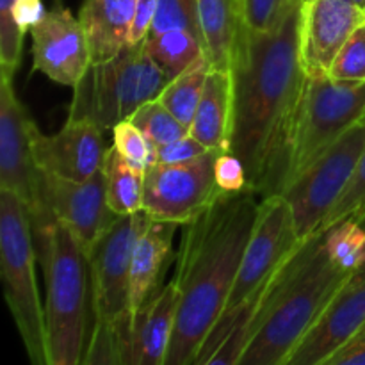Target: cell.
I'll return each mask as SVG.
<instances>
[{
	"mask_svg": "<svg viewBox=\"0 0 365 365\" xmlns=\"http://www.w3.org/2000/svg\"><path fill=\"white\" fill-rule=\"evenodd\" d=\"M365 324V273H356L328 303L282 365H321Z\"/></svg>",
	"mask_w": 365,
	"mask_h": 365,
	"instance_id": "2e32d148",
	"label": "cell"
},
{
	"mask_svg": "<svg viewBox=\"0 0 365 365\" xmlns=\"http://www.w3.org/2000/svg\"><path fill=\"white\" fill-rule=\"evenodd\" d=\"M177 305L178 287L171 280L141 309L114 324L123 365H164Z\"/></svg>",
	"mask_w": 365,
	"mask_h": 365,
	"instance_id": "ac0fdd59",
	"label": "cell"
},
{
	"mask_svg": "<svg viewBox=\"0 0 365 365\" xmlns=\"http://www.w3.org/2000/svg\"><path fill=\"white\" fill-rule=\"evenodd\" d=\"M13 11L18 25H20V29L25 34L31 32V29L34 27L36 24H39L46 14L45 6H43L41 0H16Z\"/></svg>",
	"mask_w": 365,
	"mask_h": 365,
	"instance_id": "ab89813d",
	"label": "cell"
},
{
	"mask_svg": "<svg viewBox=\"0 0 365 365\" xmlns=\"http://www.w3.org/2000/svg\"><path fill=\"white\" fill-rule=\"evenodd\" d=\"M45 269V327L50 365H82L93 327L91 267L81 242L61 221L34 239Z\"/></svg>",
	"mask_w": 365,
	"mask_h": 365,
	"instance_id": "277c9868",
	"label": "cell"
},
{
	"mask_svg": "<svg viewBox=\"0 0 365 365\" xmlns=\"http://www.w3.org/2000/svg\"><path fill=\"white\" fill-rule=\"evenodd\" d=\"M364 118L365 82L307 75L292 121L285 187Z\"/></svg>",
	"mask_w": 365,
	"mask_h": 365,
	"instance_id": "52a82bcc",
	"label": "cell"
},
{
	"mask_svg": "<svg viewBox=\"0 0 365 365\" xmlns=\"http://www.w3.org/2000/svg\"><path fill=\"white\" fill-rule=\"evenodd\" d=\"M185 29L200 38L196 0H157V13L150 32Z\"/></svg>",
	"mask_w": 365,
	"mask_h": 365,
	"instance_id": "836d02e7",
	"label": "cell"
},
{
	"mask_svg": "<svg viewBox=\"0 0 365 365\" xmlns=\"http://www.w3.org/2000/svg\"><path fill=\"white\" fill-rule=\"evenodd\" d=\"M207 152H210V150H207L205 146L200 145L195 138L187 134L184 138L166 143V145L153 146V155H155L153 164L187 163V160L196 159V157L203 155Z\"/></svg>",
	"mask_w": 365,
	"mask_h": 365,
	"instance_id": "8d00e7d4",
	"label": "cell"
},
{
	"mask_svg": "<svg viewBox=\"0 0 365 365\" xmlns=\"http://www.w3.org/2000/svg\"><path fill=\"white\" fill-rule=\"evenodd\" d=\"M138 0H84L78 13L88 36L93 63L116 57L130 46V29Z\"/></svg>",
	"mask_w": 365,
	"mask_h": 365,
	"instance_id": "d6986e66",
	"label": "cell"
},
{
	"mask_svg": "<svg viewBox=\"0 0 365 365\" xmlns=\"http://www.w3.org/2000/svg\"><path fill=\"white\" fill-rule=\"evenodd\" d=\"M252 191L220 195L191 223L178 248V305L164 365H196L227 310L232 287L259 212Z\"/></svg>",
	"mask_w": 365,
	"mask_h": 365,
	"instance_id": "7a4b0ae2",
	"label": "cell"
},
{
	"mask_svg": "<svg viewBox=\"0 0 365 365\" xmlns=\"http://www.w3.org/2000/svg\"><path fill=\"white\" fill-rule=\"evenodd\" d=\"M362 121H365V118H364V120H362Z\"/></svg>",
	"mask_w": 365,
	"mask_h": 365,
	"instance_id": "ee69618b",
	"label": "cell"
},
{
	"mask_svg": "<svg viewBox=\"0 0 365 365\" xmlns=\"http://www.w3.org/2000/svg\"><path fill=\"white\" fill-rule=\"evenodd\" d=\"M234 81L228 70H210L189 135L212 152L230 150Z\"/></svg>",
	"mask_w": 365,
	"mask_h": 365,
	"instance_id": "ffe728a7",
	"label": "cell"
},
{
	"mask_svg": "<svg viewBox=\"0 0 365 365\" xmlns=\"http://www.w3.org/2000/svg\"><path fill=\"white\" fill-rule=\"evenodd\" d=\"M31 38L34 70L57 84L75 88L93 63L81 20L61 2L31 29Z\"/></svg>",
	"mask_w": 365,
	"mask_h": 365,
	"instance_id": "5bb4252c",
	"label": "cell"
},
{
	"mask_svg": "<svg viewBox=\"0 0 365 365\" xmlns=\"http://www.w3.org/2000/svg\"><path fill=\"white\" fill-rule=\"evenodd\" d=\"M157 13V0H138L135 2L134 21L130 29V46L141 45L148 38L150 31L153 27Z\"/></svg>",
	"mask_w": 365,
	"mask_h": 365,
	"instance_id": "f35d334b",
	"label": "cell"
},
{
	"mask_svg": "<svg viewBox=\"0 0 365 365\" xmlns=\"http://www.w3.org/2000/svg\"><path fill=\"white\" fill-rule=\"evenodd\" d=\"M145 50L170 77L177 78L185 70L205 57L202 41L185 29H171L164 32H150L145 39Z\"/></svg>",
	"mask_w": 365,
	"mask_h": 365,
	"instance_id": "cb8c5ba5",
	"label": "cell"
},
{
	"mask_svg": "<svg viewBox=\"0 0 365 365\" xmlns=\"http://www.w3.org/2000/svg\"><path fill=\"white\" fill-rule=\"evenodd\" d=\"M299 245L302 241L296 235L292 210L287 200L282 195L260 200L255 225L246 245L237 278L228 298L227 310L203 348L198 364L203 362L227 337L241 307L255 296V292L266 284L267 278L298 250Z\"/></svg>",
	"mask_w": 365,
	"mask_h": 365,
	"instance_id": "ba28073f",
	"label": "cell"
},
{
	"mask_svg": "<svg viewBox=\"0 0 365 365\" xmlns=\"http://www.w3.org/2000/svg\"><path fill=\"white\" fill-rule=\"evenodd\" d=\"M321 365H365V324Z\"/></svg>",
	"mask_w": 365,
	"mask_h": 365,
	"instance_id": "74e56055",
	"label": "cell"
},
{
	"mask_svg": "<svg viewBox=\"0 0 365 365\" xmlns=\"http://www.w3.org/2000/svg\"><path fill=\"white\" fill-rule=\"evenodd\" d=\"M364 148L365 121H360L280 192L292 210L299 241H307L321 230L351 182Z\"/></svg>",
	"mask_w": 365,
	"mask_h": 365,
	"instance_id": "30bf717a",
	"label": "cell"
},
{
	"mask_svg": "<svg viewBox=\"0 0 365 365\" xmlns=\"http://www.w3.org/2000/svg\"><path fill=\"white\" fill-rule=\"evenodd\" d=\"M82 365H123L120 335L113 323L93 317V330Z\"/></svg>",
	"mask_w": 365,
	"mask_h": 365,
	"instance_id": "4dcf8cb0",
	"label": "cell"
},
{
	"mask_svg": "<svg viewBox=\"0 0 365 365\" xmlns=\"http://www.w3.org/2000/svg\"><path fill=\"white\" fill-rule=\"evenodd\" d=\"M209 71L210 66L203 57L198 63L192 64L189 70H185L184 73L168 82L166 88L157 98L180 123H184L189 128H191L196 109H198L200 100H202Z\"/></svg>",
	"mask_w": 365,
	"mask_h": 365,
	"instance_id": "d4e9b609",
	"label": "cell"
},
{
	"mask_svg": "<svg viewBox=\"0 0 365 365\" xmlns=\"http://www.w3.org/2000/svg\"><path fill=\"white\" fill-rule=\"evenodd\" d=\"M298 0H241L242 25L253 32H271Z\"/></svg>",
	"mask_w": 365,
	"mask_h": 365,
	"instance_id": "d6a6232c",
	"label": "cell"
},
{
	"mask_svg": "<svg viewBox=\"0 0 365 365\" xmlns=\"http://www.w3.org/2000/svg\"><path fill=\"white\" fill-rule=\"evenodd\" d=\"M353 274L330 260L323 232L278 267L237 365H282Z\"/></svg>",
	"mask_w": 365,
	"mask_h": 365,
	"instance_id": "3957f363",
	"label": "cell"
},
{
	"mask_svg": "<svg viewBox=\"0 0 365 365\" xmlns=\"http://www.w3.org/2000/svg\"><path fill=\"white\" fill-rule=\"evenodd\" d=\"M356 273H365V262H364V266H362V267H360V269H359V271H356ZM356 273H355V274H356Z\"/></svg>",
	"mask_w": 365,
	"mask_h": 365,
	"instance_id": "b9f144b4",
	"label": "cell"
},
{
	"mask_svg": "<svg viewBox=\"0 0 365 365\" xmlns=\"http://www.w3.org/2000/svg\"><path fill=\"white\" fill-rule=\"evenodd\" d=\"M36 130L38 127L18 100L13 77L0 73V189L13 192L25 203L34 239L56 221L32 150Z\"/></svg>",
	"mask_w": 365,
	"mask_h": 365,
	"instance_id": "9c48e42d",
	"label": "cell"
},
{
	"mask_svg": "<svg viewBox=\"0 0 365 365\" xmlns=\"http://www.w3.org/2000/svg\"><path fill=\"white\" fill-rule=\"evenodd\" d=\"M152 217L143 212L118 216L89 253L93 316L116 324L130 314L128 284L134 248Z\"/></svg>",
	"mask_w": 365,
	"mask_h": 365,
	"instance_id": "7c38bea8",
	"label": "cell"
},
{
	"mask_svg": "<svg viewBox=\"0 0 365 365\" xmlns=\"http://www.w3.org/2000/svg\"><path fill=\"white\" fill-rule=\"evenodd\" d=\"M353 2H355V4H359V6L362 7V9H365V0H353Z\"/></svg>",
	"mask_w": 365,
	"mask_h": 365,
	"instance_id": "60d3db41",
	"label": "cell"
},
{
	"mask_svg": "<svg viewBox=\"0 0 365 365\" xmlns=\"http://www.w3.org/2000/svg\"><path fill=\"white\" fill-rule=\"evenodd\" d=\"M32 150L39 170L73 182H86L100 173L107 153L102 128L77 120H66L53 135L36 130Z\"/></svg>",
	"mask_w": 365,
	"mask_h": 365,
	"instance_id": "e0dca14e",
	"label": "cell"
},
{
	"mask_svg": "<svg viewBox=\"0 0 365 365\" xmlns=\"http://www.w3.org/2000/svg\"><path fill=\"white\" fill-rule=\"evenodd\" d=\"M130 121L148 138L153 146L166 145L189 134V127L180 123L157 98L139 107L132 114Z\"/></svg>",
	"mask_w": 365,
	"mask_h": 365,
	"instance_id": "83f0119b",
	"label": "cell"
},
{
	"mask_svg": "<svg viewBox=\"0 0 365 365\" xmlns=\"http://www.w3.org/2000/svg\"><path fill=\"white\" fill-rule=\"evenodd\" d=\"M178 225L153 221L139 237L134 248L130 266V284H128V307L130 314L141 309L159 289L160 274L171 255L173 232Z\"/></svg>",
	"mask_w": 365,
	"mask_h": 365,
	"instance_id": "44dd1931",
	"label": "cell"
},
{
	"mask_svg": "<svg viewBox=\"0 0 365 365\" xmlns=\"http://www.w3.org/2000/svg\"><path fill=\"white\" fill-rule=\"evenodd\" d=\"M217 152L178 164H152L145 171L143 210L153 221L187 225L205 212L220 195L214 175Z\"/></svg>",
	"mask_w": 365,
	"mask_h": 365,
	"instance_id": "8fae6325",
	"label": "cell"
},
{
	"mask_svg": "<svg viewBox=\"0 0 365 365\" xmlns=\"http://www.w3.org/2000/svg\"><path fill=\"white\" fill-rule=\"evenodd\" d=\"M113 146L135 170L145 173L155 160L153 145L130 120L121 121L113 128Z\"/></svg>",
	"mask_w": 365,
	"mask_h": 365,
	"instance_id": "f546056e",
	"label": "cell"
},
{
	"mask_svg": "<svg viewBox=\"0 0 365 365\" xmlns=\"http://www.w3.org/2000/svg\"><path fill=\"white\" fill-rule=\"evenodd\" d=\"M200 41L210 70L230 71L242 27L241 0H196Z\"/></svg>",
	"mask_w": 365,
	"mask_h": 365,
	"instance_id": "7402d4cb",
	"label": "cell"
},
{
	"mask_svg": "<svg viewBox=\"0 0 365 365\" xmlns=\"http://www.w3.org/2000/svg\"><path fill=\"white\" fill-rule=\"evenodd\" d=\"M299 4L271 32L242 25L234 50V121L230 150L242 160L248 189L260 200L287 180L289 141L305 70L299 59Z\"/></svg>",
	"mask_w": 365,
	"mask_h": 365,
	"instance_id": "6da1fadb",
	"label": "cell"
},
{
	"mask_svg": "<svg viewBox=\"0 0 365 365\" xmlns=\"http://www.w3.org/2000/svg\"><path fill=\"white\" fill-rule=\"evenodd\" d=\"M362 212H365V148L362 155H360L359 164H356V170L355 173H353L351 182H349V185L346 187V191L342 192L339 202L335 203L331 212L328 214L327 221H324V225L321 227L319 232L334 227V225L346 220V217L356 216V214Z\"/></svg>",
	"mask_w": 365,
	"mask_h": 365,
	"instance_id": "e575fe53",
	"label": "cell"
},
{
	"mask_svg": "<svg viewBox=\"0 0 365 365\" xmlns=\"http://www.w3.org/2000/svg\"><path fill=\"white\" fill-rule=\"evenodd\" d=\"M214 175H216L217 187L225 195L250 191L245 164L232 150L217 152L216 164H214Z\"/></svg>",
	"mask_w": 365,
	"mask_h": 365,
	"instance_id": "d590c367",
	"label": "cell"
},
{
	"mask_svg": "<svg viewBox=\"0 0 365 365\" xmlns=\"http://www.w3.org/2000/svg\"><path fill=\"white\" fill-rule=\"evenodd\" d=\"M359 216H360V217H362V220H364V223H365V212H362V214H359Z\"/></svg>",
	"mask_w": 365,
	"mask_h": 365,
	"instance_id": "7bdbcfd3",
	"label": "cell"
},
{
	"mask_svg": "<svg viewBox=\"0 0 365 365\" xmlns=\"http://www.w3.org/2000/svg\"><path fill=\"white\" fill-rule=\"evenodd\" d=\"M41 173L50 210L77 237L89 257L103 232L118 217L107 203L103 171L86 182L66 180L45 171Z\"/></svg>",
	"mask_w": 365,
	"mask_h": 365,
	"instance_id": "9a60e30c",
	"label": "cell"
},
{
	"mask_svg": "<svg viewBox=\"0 0 365 365\" xmlns=\"http://www.w3.org/2000/svg\"><path fill=\"white\" fill-rule=\"evenodd\" d=\"M168 82L170 77L146 53L145 43L127 46L113 59L89 64L73 88L68 120L113 130L146 102L159 98Z\"/></svg>",
	"mask_w": 365,
	"mask_h": 365,
	"instance_id": "5b68a950",
	"label": "cell"
},
{
	"mask_svg": "<svg viewBox=\"0 0 365 365\" xmlns=\"http://www.w3.org/2000/svg\"><path fill=\"white\" fill-rule=\"evenodd\" d=\"M365 24V9L353 0H302L299 59L309 77H328L335 57Z\"/></svg>",
	"mask_w": 365,
	"mask_h": 365,
	"instance_id": "4fadbf2b",
	"label": "cell"
},
{
	"mask_svg": "<svg viewBox=\"0 0 365 365\" xmlns=\"http://www.w3.org/2000/svg\"><path fill=\"white\" fill-rule=\"evenodd\" d=\"M36 242L31 214L13 192L0 189V271L4 292L31 365H50L45 305L36 280Z\"/></svg>",
	"mask_w": 365,
	"mask_h": 365,
	"instance_id": "8992f818",
	"label": "cell"
},
{
	"mask_svg": "<svg viewBox=\"0 0 365 365\" xmlns=\"http://www.w3.org/2000/svg\"><path fill=\"white\" fill-rule=\"evenodd\" d=\"M277 271H274V273H277ZM274 273L271 274V277L267 278L266 284L255 292V296L250 298L248 302L241 307L239 314L235 316L234 323H232L230 330H228L227 337H225L223 341L217 344V348L198 365H237L239 359H241L242 355V349H245L246 342H248L250 339V334H252L253 319H255L257 310H259L260 303H262L264 296H266L267 289H269Z\"/></svg>",
	"mask_w": 365,
	"mask_h": 365,
	"instance_id": "4316f807",
	"label": "cell"
},
{
	"mask_svg": "<svg viewBox=\"0 0 365 365\" xmlns=\"http://www.w3.org/2000/svg\"><path fill=\"white\" fill-rule=\"evenodd\" d=\"M107 203L118 216H130L143 212L145 202V173L135 170L121 157L114 146H110L103 160Z\"/></svg>",
	"mask_w": 365,
	"mask_h": 365,
	"instance_id": "603a6c76",
	"label": "cell"
},
{
	"mask_svg": "<svg viewBox=\"0 0 365 365\" xmlns=\"http://www.w3.org/2000/svg\"><path fill=\"white\" fill-rule=\"evenodd\" d=\"M328 257L339 269L355 274L365 262V223L362 217H346L323 230Z\"/></svg>",
	"mask_w": 365,
	"mask_h": 365,
	"instance_id": "484cf974",
	"label": "cell"
},
{
	"mask_svg": "<svg viewBox=\"0 0 365 365\" xmlns=\"http://www.w3.org/2000/svg\"><path fill=\"white\" fill-rule=\"evenodd\" d=\"M328 77L339 82H365V24L353 32L337 53Z\"/></svg>",
	"mask_w": 365,
	"mask_h": 365,
	"instance_id": "1f68e13d",
	"label": "cell"
},
{
	"mask_svg": "<svg viewBox=\"0 0 365 365\" xmlns=\"http://www.w3.org/2000/svg\"><path fill=\"white\" fill-rule=\"evenodd\" d=\"M16 0H0V73L14 77L24 52L25 32L14 18Z\"/></svg>",
	"mask_w": 365,
	"mask_h": 365,
	"instance_id": "f1b7e54d",
	"label": "cell"
}]
</instances>
